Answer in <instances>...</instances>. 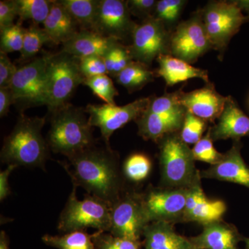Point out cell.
I'll list each match as a JSON object with an SVG mask.
<instances>
[{
    "mask_svg": "<svg viewBox=\"0 0 249 249\" xmlns=\"http://www.w3.org/2000/svg\"><path fill=\"white\" fill-rule=\"evenodd\" d=\"M83 85L89 88L93 94L108 105H116L115 98L119 95L109 75H101L85 79Z\"/></svg>",
    "mask_w": 249,
    "mask_h": 249,
    "instance_id": "32",
    "label": "cell"
},
{
    "mask_svg": "<svg viewBox=\"0 0 249 249\" xmlns=\"http://www.w3.org/2000/svg\"><path fill=\"white\" fill-rule=\"evenodd\" d=\"M227 96L219 94L213 83L201 89L184 92L179 89L178 102L197 117L206 122L214 123L220 116L227 102Z\"/></svg>",
    "mask_w": 249,
    "mask_h": 249,
    "instance_id": "15",
    "label": "cell"
},
{
    "mask_svg": "<svg viewBox=\"0 0 249 249\" xmlns=\"http://www.w3.org/2000/svg\"><path fill=\"white\" fill-rule=\"evenodd\" d=\"M45 123V117H29L21 113L14 129L4 138L1 163L45 170L50 152L42 133Z\"/></svg>",
    "mask_w": 249,
    "mask_h": 249,
    "instance_id": "2",
    "label": "cell"
},
{
    "mask_svg": "<svg viewBox=\"0 0 249 249\" xmlns=\"http://www.w3.org/2000/svg\"><path fill=\"white\" fill-rule=\"evenodd\" d=\"M60 3L83 30H91L100 0H60Z\"/></svg>",
    "mask_w": 249,
    "mask_h": 249,
    "instance_id": "26",
    "label": "cell"
},
{
    "mask_svg": "<svg viewBox=\"0 0 249 249\" xmlns=\"http://www.w3.org/2000/svg\"><path fill=\"white\" fill-rule=\"evenodd\" d=\"M51 113L47 140L54 153L69 158L96 142L85 109L67 103Z\"/></svg>",
    "mask_w": 249,
    "mask_h": 249,
    "instance_id": "3",
    "label": "cell"
},
{
    "mask_svg": "<svg viewBox=\"0 0 249 249\" xmlns=\"http://www.w3.org/2000/svg\"><path fill=\"white\" fill-rule=\"evenodd\" d=\"M85 77L80 71L79 58L60 51L48 53L47 103L49 112L67 104Z\"/></svg>",
    "mask_w": 249,
    "mask_h": 249,
    "instance_id": "7",
    "label": "cell"
},
{
    "mask_svg": "<svg viewBox=\"0 0 249 249\" xmlns=\"http://www.w3.org/2000/svg\"><path fill=\"white\" fill-rule=\"evenodd\" d=\"M13 104H14V96L9 87L0 88V117L7 115Z\"/></svg>",
    "mask_w": 249,
    "mask_h": 249,
    "instance_id": "43",
    "label": "cell"
},
{
    "mask_svg": "<svg viewBox=\"0 0 249 249\" xmlns=\"http://www.w3.org/2000/svg\"><path fill=\"white\" fill-rule=\"evenodd\" d=\"M245 238L235 226L222 219L203 226L202 232L189 240L195 249H240Z\"/></svg>",
    "mask_w": 249,
    "mask_h": 249,
    "instance_id": "19",
    "label": "cell"
},
{
    "mask_svg": "<svg viewBox=\"0 0 249 249\" xmlns=\"http://www.w3.org/2000/svg\"><path fill=\"white\" fill-rule=\"evenodd\" d=\"M207 124L206 121L186 110L182 127L179 131L181 139L188 145H195L202 138Z\"/></svg>",
    "mask_w": 249,
    "mask_h": 249,
    "instance_id": "35",
    "label": "cell"
},
{
    "mask_svg": "<svg viewBox=\"0 0 249 249\" xmlns=\"http://www.w3.org/2000/svg\"><path fill=\"white\" fill-rule=\"evenodd\" d=\"M67 159L69 163H63V167L73 186L82 187L88 194L111 205L125 191L119 155L109 145L98 147L95 142Z\"/></svg>",
    "mask_w": 249,
    "mask_h": 249,
    "instance_id": "1",
    "label": "cell"
},
{
    "mask_svg": "<svg viewBox=\"0 0 249 249\" xmlns=\"http://www.w3.org/2000/svg\"><path fill=\"white\" fill-rule=\"evenodd\" d=\"M178 91L165 93L160 97L151 96V101L146 109L148 112L160 115H174L186 111V109L178 102Z\"/></svg>",
    "mask_w": 249,
    "mask_h": 249,
    "instance_id": "34",
    "label": "cell"
},
{
    "mask_svg": "<svg viewBox=\"0 0 249 249\" xmlns=\"http://www.w3.org/2000/svg\"><path fill=\"white\" fill-rule=\"evenodd\" d=\"M119 42L95 31L82 29L62 45L61 51L79 59L92 55L103 57Z\"/></svg>",
    "mask_w": 249,
    "mask_h": 249,
    "instance_id": "20",
    "label": "cell"
},
{
    "mask_svg": "<svg viewBox=\"0 0 249 249\" xmlns=\"http://www.w3.org/2000/svg\"><path fill=\"white\" fill-rule=\"evenodd\" d=\"M244 242H245L246 249H249V238H247V237H245Z\"/></svg>",
    "mask_w": 249,
    "mask_h": 249,
    "instance_id": "45",
    "label": "cell"
},
{
    "mask_svg": "<svg viewBox=\"0 0 249 249\" xmlns=\"http://www.w3.org/2000/svg\"><path fill=\"white\" fill-rule=\"evenodd\" d=\"M192 151L195 160L205 162L211 165L217 164L224 157V153H220L214 148L209 129H208L206 135L195 144Z\"/></svg>",
    "mask_w": 249,
    "mask_h": 249,
    "instance_id": "37",
    "label": "cell"
},
{
    "mask_svg": "<svg viewBox=\"0 0 249 249\" xmlns=\"http://www.w3.org/2000/svg\"><path fill=\"white\" fill-rule=\"evenodd\" d=\"M189 188L150 186L142 193V205L149 224L183 223Z\"/></svg>",
    "mask_w": 249,
    "mask_h": 249,
    "instance_id": "10",
    "label": "cell"
},
{
    "mask_svg": "<svg viewBox=\"0 0 249 249\" xmlns=\"http://www.w3.org/2000/svg\"><path fill=\"white\" fill-rule=\"evenodd\" d=\"M19 20H31L33 24H43L48 17L53 0H16Z\"/></svg>",
    "mask_w": 249,
    "mask_h": 249,
    "instance_id": "28",
    "label": "cell"
},
{
    "mask_svg": "<svg viewBox=\"0 0 249 249\" xmlns=\"http://www.w3.org/2000/svg\"><path fill=\"white\" fill-rule=\"evenodd\" d=\"M18 166L16 165H8L7 168L0 173V201L2 202L11 195L9 178L11 173Z\"/></svg>",
    "mask_w": 249,
    "mask_h": 249,
    "instance_id": "42",
    "label": "cell"
},
{
    "mask_svg": "<svg viewBox=\"0 0 249 249\" xmlns=\"http://www.w3.org/2000/svg\"><path fill=\"white\" fill-rule=\"evenodd\" d=\"M164 24L152 17L137 24L132 36L129 50L134 61L150 67L162 55H171V36Z\"/></svg>",
    "mask_w": 249,
    "mask_h": 249,
    "instance_id": "9",
    "label": "cell"
},
{
    "mask_svg": "<svg viewBox=\"0 0 249 249\" xmlns=\"http://www.w3.org/2000/svg\"><path fill=\"white\" fill-rule=\"evenodd\" d=\"M151 169V160L142 153H134L129 156L124 160L123 167L124 178L135 183L146 179Z\"/></svg>",
    "mask_w": 249,
    "mask_h": 249,
    "instance_id": "30",
    "label": "cell"
},
{
    "mask_svg": "<svg viewBox=\"0 0 249 249\" xmlns=\"http://www.w3.org/2000/svg\"><path fill=\"white\" fill-rule=\"evenodd\" d=\"M242 147L241 141L233 142L231 148L224 153L219 163L200 171L201 179L210 178L237 183L249 188V166L241 154Z\"/></svg>",
    "mask_w": 249,
    "mask_h": 249,
    "instance_id": "16",
    "label": "cell"
},
{
    "mask_svg": "<svg viewBox=\"0 0 249 249\" xmlns=\"http://www.w3.org/2000/svg\"><path fill=\"white\" fill-rule=\"evenodd\" d=\"M18 16L17 4L16 0L0 1V31L14 25Z\"/></svg>",
    "mask_w": 249,
    "mask_h": 249,
    "instance_id": "40",
    "label": "cell"
},
{
    "mask_svg": "<svg viewBox=\"0 0 249 249\" xmlns=\"http://www.w3.org/2000/svg\"><path fill=\"white\" fill-rule=\"evenodd\" d=\"M22 24V21L19 20L11 27L0 31V52L7 54L14 52H21L25 31Z\"/></svg>",
    "mask_w": 249,
    "mask_h": 249,
    "instance_id": "36",
    "label": "cell"
},
{
    "mask_svg": "<svg viewBox=\"0 0 249 249\" xmlns=\"http://www.w3.org/2000/svg\"><path fill=\"white\" fill-rule=\"evenodd\" d=\"M227 211L226 203L221 199L208 198L199 183L188 190L183 223L196 222L203 227L222 220Z\"/></svg>",
    "mask_w": 249,
    "mask_h": 249,
    "instance_id": "17",
    "label": "cell"
},
{
    "mask_svg": "<svg viewBox=\"0 0 249 249\" xmlns=\"http://www.w3.org/2000/svg\"><path fill=\"white\" fill-rule=\"evenodd\" d=\"M43 29L50 42L55 45H63L78 31V24L60 4L53 0L48 17L43 24Z\"/></svg>",
    "mask_w": 249,
    "mask_h": 249,
    "instance_id": "24",
    "label": "cell"
},
{
    "mask_svg": "<svg viewBox=\"0 0 249 249\" xmlns=\"http://www.w3.org/2000/svg\"><path fill=\"white\" fill-rule=\"evenodd\" d=\"M147 224L142 193L124 191L111 205V235L141 241Z\"/></svg>",
    "mask_w": 249,
    "mask_h": 249,
    "instance_id": "11",
    "label": "cell"
},
{
    "mask_svg": "<svg viewBox=\"0 0 249 249\" xmlns=\"http://www.w3.org/2000/svg\"><path fill=\"white\" fill-rule=\"evenodd\" d=\"M243 10V1H210L199 9L213 49L220 60L232 37L249 21V15L245 16Z\"/></svg>",
    "mask_w": 249,
    "mask_h": 249,
    "instance_id": "5",
    "label": "cell"
},
{
    "mask_svg": "<svg viewBox=\"0 0 249 249\" xmlns=\"http://www.w3.org/2000/svg\"><path fill=\"white\" fill-rule=\"evenodd\" d=\"M217 121L213 126L209 127L213 142L229 139L237 142L243 137H249V117L231 96H227L225 106Z\"/></svg>",
    "mask_w": 249,
    "mask_h": 249,
    "instance_id": "18",
    "label": "cell"
},
{
    "mask_svg": "<svg viewBox=\"0 0 249 249\" xmlns=\"http://www.w3.org/2000/svg\"><path fill=\"white\" fill-rule=\"evenodd\" d=\"M47 42H51L44 29L36 24H32L27 28L24 31V42L19 60L27 61L34 58Z\"/></svg>",
    "mask_w": 249,
    "mask_h": 249,
    "instance_id": "29",
    "label": "cell"
},
{
    "mask_svg": "<svg viewBox=\"0 0 249 249\" xmlns=\"http://www.w3.org/2000/svg\"><path fill=\"white\" fill-rule=\"evenodd\" d=\"M188 1L186 0H160L156 5L154 18L160 19L170 31L178 25V19Z\"/></svg>",
    "mask_w": 249,
    "mask_h": 249,
    "instance_id": "31",
    "label": "cell"
},
{
    "mask_svg": "<svg viewBox=\"0 0 249 249\" xmlns=\"http://www.w3.org/2000/svg\"><path fill=\"white\" fill-rule=\"evenodd\" d=\"M155 0H128L127 4L131 15L142 19V21L152 18L155 14Z\"/></svg>",
    "mask_w": 249,
    "mask_h": 249,
    "instance_id": "39",
    "label": "cell"
},
{
    "mask_svg": "<svg viewBox=\"0 0 249 249\" xmlns=\"http://www.w3.org/2000/svg\"><path fill=\"white\" fill-rule=\"evenodd\" d=\"M157 143L162 187L190 188L201 183L192 149L179 132L167 134Z\"/></svg>",
    "mask_w": 249,
    "mask_h": 249,
    "instance_id": "4",
    "label": "cell"
},
{
    "mask_svg": "<svg viewBox=\"0 0 249 249\" xmlns=\"http://www.w3.org/2000/svg\"><path fill=\"white\" fill-rule=\"evenodd\" d=\"M47 61L46 53L18 68L9 88L14 104L23 110L33 106H47Z\"/></svg>",
    "mask_w": 249,
    "mask_h": 249,
    "instance_id": "8",
    "label": "cell"
},
{
    "mask_svg": "<svg viewBox=\"0 0 249 249\" xmlns=\"http://www.w3.org/2000/svg\"><path fill=\"white\" fill-rule=\"evenodd\" d=\"M17 70L7 54L0 52V88L10 86Z\"/></svg>",
    "mask_w": 249,
    "mask_h": 249,
    "instance_id": "41",
    "label": "cell"
},
{
    "mask_svg": "<svg viewBox=\"0 0 249 249\" xmlns=\"http://www.w3.org/2000/svg\"><path fill=\"white\" fill-rule=\"evenodd\" d=\"M211 49L212 44L199 9L178 23L172 32L171 55L191 65Z\"/></svg>",
    "mask_w": 249,
    "mask_h": 249,
    "instance_id": "12",
    "label": "cell"
},
{
    "mask_svg": "<svg viewBox=\"0 0 249 249\" xmlns=\"http://www.w3.org/2000/svg\"><path fill=\"white\" fill-rule=\"evenodd\" d=\"M0 249H10L9 237L4 231L0 232Z\"/></svg>",
    "mask_w": 249,
    "mask_h": 249,
    "instance_id": "44",
    "label": "cell"
},
{
    "mask_svg": "<svg viewBox=\"0 0 249 249\" xmlns=\"http://www.w3.org/2000/svg\"><path fill=\"white\" fill-rule=\"evenodd\" d=\"M155 72L142 62L132 61L116 75V83L125 88L129 93L139 91L155 80Z\"/></svg>",
    "mask_w": 249,
    "mask_h": 249,
    "instance_id": "25",
    "label": "cell"
},
{
    "mask_svg": "<svg viewBox=\"0 0 249 249\" xmlns=\"http://www.w3.org/2000/svg\"><path fill=\"white\" fill-rule=\"evenodd\" d=\"M137 25L131 18L127 1L100 0L91 30L121 42L132 37Z\"/></svg>",
    "mask_w": 249,
    "mask_h": 249,
    "instance_id": "14",
    "label": "cell"
},
{
    "mask_svg": "<svg viewBox=\"0 0 249 249\" xmlns=\"http://www.w3.org/2000/svg\"><path fill=\"white\" fill-rule=\"evenodd\" d=\"M157 61L159 63L157 74L164 79L168 87H173L194 78H201L206 84L211 83L207 70L196 68L173 55H160Z\"/></svg>",
    "mask_w": 249,
    "mask_h": 249,
    "instance_id": "23",
    "label": "cell"
},
{
    "mask_svg": "<svg viewBox=\"0 0 249 249\" xmlns=\"http://www.w3.org/2000/svg\"><path fill=\"white\" fill-rule=\"evenodd\" d=\"M111 225V204L90 194L78 200L76 187L69 196L60 213L58 229L64 233L85 231L88 228L109 232Z\"/></svg>",
    "mask_w": 249,
    "mask_h": 249,
    "instance_id": "6",
    "label": "cell"
},
{
    "mask_svg": "<svg viewBox=\"0 0 249 249\" xmlns=\"http://www.w3.org/2000/svg\"><path fill=\"white\" fill-rule=\"evenodd\" d=\"M186 112V111L174 115H160L145 110L136 121L138 124V133L145 140L157 142L167 134L179 132Z\"/></svg>",
    "mask_w": 249,
    "mask_h": 249,
    "instance_id": "22",
    "label": "cell"
},
{
    "mask_svg": "<svg viewBox=\"0 0 249 249\" xmlns=\"http://www.w3.org/2000/svg\"><path fill=\"white\" fill-rule=\"evenodd\" d=\"M42 242L57 249H95L91 235L85 231L65 233L62 235L42 236Z\"/></svg>",
    "mask_w": 249,
    "mask_h": 249,
    "instance_id": "27",
    "label": "cell"
},
{
    "mask_svg": "<svg viewBox=\"0 0 249 249\" xmlns=\"http://www.w3.org/2000/svg\"><path fill=\"white\" fill-rule=\"evenodd\" d=\"M150 101L151 96L139 98L124 106L89 104L85 111L90 125L100 129L103 140L109 145L111 135L131 121H137L146 110Z\"/></svg>",
    "mask_w": 249,
    "mask_h": 249,
    "instance_id": "13",
    "label": "cell"
},
{
    "mask_svg": "<svg viewBox=\"0 0 249 249\" xmlns=\"http://www.w3.org/2000/svg\"><path fill=\"white\" fill-rule=\"evenodd\" d=\"M142 237L143 249H195L189 237L179 235L174 224L168 222L150 223Z\"/></svg>",
    "mask_w": 249,
    "mask_h": 249,
    "instance_id": "21",
    "label": "cell"
},
{
    "mask_svg": "<svg viewBox=\"0 0 249 249\" xmlns=\"http://www.w3.org/2000/svg\"><path fill=\"white\" fill-rule=\"evenodd\" d=\"M95 249H142L141 241L116 237L108 232L96 231L91 234Z\"/></svg>",
    "mask_w": 249,
    "mask_h": 249,
    "instance_id": "33",
    "label": "cell"
},
{
    "mask_svg": "<svg viewBox=\"0 0 249 249\" xmlns=\"http://www.w3.org/2000/svg\"><path fill=\"white\" fill-rule=\"evenodd\" d=\"M79 66L80 71L85 79L101 75H108L106 64L101 56L92 55L80 58Z\"/></svg>",
    "mask_w": 249,
    "mask_h": 249,
    "instance_id": "38",
    "label": "cell"
}]
</instances>
